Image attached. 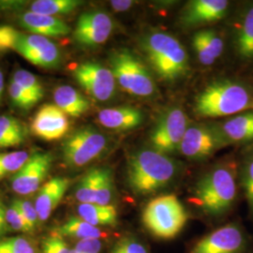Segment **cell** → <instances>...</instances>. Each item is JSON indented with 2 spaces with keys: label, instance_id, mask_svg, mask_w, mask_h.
Returning a JSON list of instances; mask_svg holds the SVG:
<instances>
[{
  "label": "cell",
  "instance_id": "13",
  "mask_svg": "<svg viewBox=\"0 0 253 253\" xmlns=\"http://www.w3.org/2000/svg\"><path fill=\"white\" fill-rule=\"evenodd\" d=\"M14 51L28 62L45 69L57 68L61 60L58 47L48 38L35 34L22 33Z\"/></svg>",
  "mask_w": 253,
  "mask_h": 253
},
{
  "label": "cell",
  "instance_id": "5",
  "mask_svg": "<svg viewBox=\"0 0 253 253\" xmlns=\"http://www.w3.org/2000/svg\"><path fill=\"white\" fill-rule=\"evenodd\" d=\"M142 218L145 228L154 236L171 239L186 225L188 214L175 195L165 194L151 200L146 205Z\"/></svg>",
  "mask_w": 253,
  "mask_h": 253
},
{
  "label": "cell",
  "instance_id": "27",
  "mask_svg": "<svg viewBox=\"0 0 253 253\" xmlns=\"http://www.w3.org/2000/svg\"><path fill=\"white\" fill-rule=\"evenodd\" d=\"M83 2L78 0H36L31 3L30 11L54 16L58 14H68L80 7Z\"/></svg>",
  "mask_w": 253,
  "mask_h": 253
},
{
  "label": "cell",
  "instance_id": "11",
  "mask_svg": "<svg viewBox=\"0 0 253 253\" xmlns=\"http://www.w3.org/2000/svg\"><path fill=\"white\" fill-rule=\"evenodd\" d=\"M227 145L218 126L194 124L187 128L179 151L190 160H203Z\"/></svg>",
  "mask_w": 253,
  "mask_h": 253
},
{
  "label": "cell",
  "instance_id": "32",
  "mask_svg": "<svg viewBox=\"0 0 253 253\" xmlns=\"http://www.w3.org/2000/svg\"><path fill=\"white\" fill-rule=\"evenodd\" d=\"M0 253H36L33 244L24 237L0 240Z\"/></svg>",
  "mask_w": 253,
  "mask_h": 253
},
{
  "label": "cell",
  "instance_id": "38",
  "mask_svg": "<svg viewBox=\"0 0 253 253\" xmlns=\"http://www.w3.org/2000/svg\"><path fill=\"white\" fill-rule=\"evenodd\" d=\"M12 204L18 209L22 216L27 220V224L34 232L38 222L40 221L35 206H33L30 202L24 200H15L12 202Z\"/></svg>",
  "mask_w": 253,
  "mask_h": 253
},
{
  "label": "cell",
  "instance_id": "4",
  "mask_svg": "<svg viewBox=\"0 0 253 253\" xmlns=\"http://www.w3.org/2000/svg\"><path fill=\"white\" fill-rule=\"evenodd\" d=\"M142 43L155 73L164 81H175L188 72V54L174 37L158 31L148 34Z\"/></svg>",
  "mask_w": 253,
  "mask_h": 253
},
{
  "label": "cell",
  "instance_id": "15",
  "mask_svg": "<svg viewBox=\"0 0 253 253\" xmlns=\"http://www.w3.org/2000/svg\"><path fill=\"white\" fill-rule=\"evenodd\" d=\"M70 128L67 115L54 104H45L37 112L31 124L35 135L45 141L62 138Z\"/></svg>",
  "mask_w": 253,
  "mask_h": 253
},
{
  "label": "cell",
  "instance_id": "17",
  "mask_svg": "<svg viewBox=\"0 0 253 253\" xmlns=\"http://www.w3.org/2000/svg\"><path fill=\"white\" fill-rule=\"evenodd\" d=\"M69 186L70 180L68 178L54 177L41 187L35 201V208L41 222H44L52 215Z\"/></svg>",
  "mask_w": 253,
  "mask_h": 253
},
{
  "label": "cell",
  "instance_id": "18",
  "mask_svg": "<svg viewBox=\"0 0 253 253\" xmlns=\"http://www.w3.org/2000/svg\"><path fill=\"white\" fill-rule=\"evenodd\" d=\"M19 23L32 34L42 37H63L71 32L69 27L61 19L27 11L19 16Z\"/></svg>",
  "mask_w": 253,
  "mask_h": 253
},
{
  "label": "cell",
  "instance_id": "2",
  "mask_svg": "<svg viewBox=\"0 0 253 253\" xmlns=\"http://www.w3.org/2000/svg\"><path fill=\"white\" fill-rule=\"evenodd\" d=\"M193 110L201 118L236 116L253 111V93L248 86L238 82H213L200 92Z\"/></svg>",
  "mask_w": 253,
  "mask_h": 253
},
{
  "label": "cell",
  "instance_id": "19",
  "mask_svg": "<svg viewBox=\"0 0 253 253\" xmlns=\"http://www.w3.org/2000/svg\"><path fill=\"white\" fill-rule=\"evenodd\" d=\"M144 119L143 112L133 106L103 109L98 115V120L102 126L116 130L135 128L143 123Z\"/></svg>",
  "mask_w": 253,
  "mask_h": 253
},
{
  "label": "cell",
  "instance_id": "23",
  "mask_svg": "<svg viewBox=\"0 0 253 253\" xmlns=\"http://www.w3.org/2000/svg\"><path fill=\"white\" fill-rule=\"evenodd\" d=\"M235 46L243 60H253V6L245 11L235 31Z\"/></svg>",
  "mask_w": 253,
  "mask_h": 253
},
{
  "label": "cell",
  "instance_id": "10",
  "mask_svg": "<svg viewBox=\"0 0 253 253\" xmlns=\"http://www.w3.org/2000/svg\"><path fill=\"white\" fill-rule=\"evenodd\" d=\"M75 80L94 100L106 101L112 99L117 89V81L112 71L103 65L87 61L73 70Z\"/></svg>",
  "mask_w": 253,
  "mask_h": 253
},
{
  "label": "cell",
  "instance_id": "26",
  "mask_svg": "<svg viewBox=\"0 0 253 253\" xmlns=\"http://www.w3.org/2000/svg\"><path fill=\"white\" fill-rule=\"evenodd\" d=\"M27 136V127L17 118L0 116V148L21 145L26 141Z\"/></svg>",
  "mask_w": 253,
  "mask_h": 253
},
{
  "label": "cell",
  "instance_id": "25",
  "mask_svg": "<svg viewBox=\"0 0 253 253\" xmlns=\"http://www.w3.org/2000/svg\"><path fill=\"white\" fill-rule=\"evenodd\" d=\"M53 235L60 237H74L83 239H100L102 232L99 227L93 226L90 223L79 217H70L65 223L54 228Z\"/></svg>",
  "mask_w": 253,
  "mask_h": 253
},
{
  "label": "cell",
  "instance_id": "43",
  "mask_svg": "<svg viewBox=\"0 0 253 253\" xmlns=\"http://www.w3.org/2000/svg\"><path fill=\"white\" fill-rule=\"evenodd\" d=\"M3 90H4V77L0 71V100H1V97L3 94Z\"/></svg>",
  "mask_w": 253,
  "mask_h": 253
},
{
  "label": "cell",
  "instance_id": "35",
  "mask_svg": "<svg viewBox=\"0 0 253 253\" xmlns=\"http://www.w3.org/2000/svg\"><path fill=\"white\" fill-rule=\"evenodd\" d=\"M6 219H7V223L9 225V229L13 231L27 233V234H30L33 232L27 224V220L22 216L20 211L13 204H11L10 207L7 208Z\"/></svg>",
  "mask_w": 253,
  "mask_h": 253
},
{
  "label": "cell",
  "instance_id": "28",
  "mask_svg": "<svg viewBox=\"0 0 253 253\" xmlns=\"http://www.w3.org/2000/svg\"><path fill=\"white\" fill-rule=\"evenodd\" d=\"M100 167L86 172L76 186L75 197L80 204H95Z\"/></svg>",
  "mask_w": 253,
  "mask_h": 253
},
{
  "label": "cell",
  "instance_id": "9",
  "mask_svg": "<svg viewBox=\"0 0 253 253\" xmlns=\"http://www.w3.org/2000/svg\"><path fill=\"white\" fill-rule=\"evenodd\" d=\"M189 253H251V244L242 227L229 223L203 237Z\"/></svg>",
  "mask_w": 253,
  "mask_h": 253
},
{
  "label": "cell",
  "instance_id": "29",
  "mask_svg": "<svg viewBox=\"0 0 253 253\" xmlns=\"http://www.w3.org/2000/svg\"><path fill=\"white\" fill-rule=\"evenodd\" d=\"M114 196V177L111 169L100 167L98 188L95 204L100 206H109Z\"/></svg>",
  "mask_w": 253,
  "mask_h": 253
},
{
  "label": "cell",
  "instance_id": "24",
  "mask_svg": "<svg viewBox=\"0 0 253 253\" xmlns=\"http://www.w3.org/2000/svg\"><path fill=\"white\" fill-rule=\"evenodd\" d=\"M79 217L93 226H114L118 222V211L112 205L80 204L77 208Z\"/></svg>",
  "mask_w": 253,
  "mask_h": 253
},
{
  "label": "cell",
  "instance_id": "16",
  "mask_svg": "<svg viewBox=\"0 0 253 253\" xmlns=\"http://www.w3.org/2000/svg\"><path fill=\"white\" fill-rule=\"evenodd\" d=\"M228 7L225 0H193L184 9L181 20L188 27L216 22L225 16Z\"/></svg>",
  "mask_w": 253,
  "mask_h": 253
},
{
  "label": "cell",
  "instance_id": "21",
  "mask_svg": "<svg viewBox=\"0 0 253 253\" xmlns=\"http://www.w3.org/2000/svg\"><path fill=\"white\" fill-rule=\"evenodd\" d=\"M227 144L253 141V111L244 112L229 118L218 126Z\"/></svg>",
  "mask_w": 253,
  "mask_h": 253
},
{
  "label": "cell",
  "instance_id": "3",
  "mask_svg": "<svg viewBox=\"0 0 253 253\" xmlns=\"http://www.w3.org/2000/svg\"><path fill=\"white\" fill-rule=\"evenodd\" d=\"M236 170L222 164L206 173L192 192V201L206 214L219 217L233 208L237 197Z\"/></svg>",
  "mask_w": 253,
  "mask_h": 253
},
{
  "label": "cell",
  "instance_id": "34",
  "mask_svg": "<svg viewBox=\"0 0 253 253\" xmlns=\"http://www.w3.org/2000/svg\"><path fill=\"white\" fill-rule=\"evenodd\" d=\"M9 93L13 104L18 108L29 110L37 103L36 100H33L29 94L12 80L9 84Z\"/></svg>",
  "mask_w": 253,
  "mask_h": 253
},
{
  "label": "cell",
  "instance_id": "31",
  "mask_svg": "<svg viewBox=\"0 0 253 253\" xmlns=\"http://www.w3.org/2000/svg\"><path fill=\"white\" fill-rule=\"evenodd\" d=\"M30 154L27 151L0 153V179L10 173H16L26 164Z\"/></svg>",
  "mask_w": 253,
  "mask_h": 253
},
{
  "label": "cell",
  "instance_id": "40",
  "mask_svg": "<svg viewBox=\"0 0 253 253\" xmlns=\"http://www.w3.org/2000/svg\"><path fill=\"white\" fill-rule=\"evenodd\" d=\"M101 246L100 239H83L71 249V253H100Z\"/></svg>",
  "mask_w": 253,
  "mask_h": 253
},
{
  "label": "cell",
  "instance_id": "42",
  "mask_svg": "<svg viewBox=\"0 0 253 253\" xmlns=\"http://www.w3.org/2000/svg\"><path fill=\"white\" fill-rule=\"evenodd\" d=\"M134 4L133 1L130 0H119V1H111L112 8L117 11H125L129 9Z\"/></svg>",
  "mask_w": 253,
  "mask_h": 253
},
{
  "label": "cell",
  "instance_id": "39",
  "mask_svg": "<svg viewBox=\"0 0 253 253\" xmlns=\"http://www.w3.org/2000/svg\"><path fill=\"white\" fill-rule=\"evenodd\" d=\"M42 253H71V249H69L62 237L53 235L42 242Z\"/></svg>",
  "mask_w": 253,
  "mask_h": 253
},
{
  "label": "cell",
  "instance_id": "22",
  "mask_svg": "<svg viewBox=\"0 0 253 253\" xmlns=\"http://www.w3.org/2000/svg\"><path fill=\"white\" fill-rule=\"evenodd\" d=\"M55 105L73 118H79L90 107L88 100L71 85H60L54 92Z\"/></svg>",
  "mask_w": 253,
  "mask_h": 253
},
{
  "label": "cell",
  "instance_id": "37",
  "mask_svg": "<svg viewBox=\"0 0 253 253\" xmlns=\"http://www.w3.org/2000/svg\"><path fill=\"white\" fill-rule=\"evenodd\" d=\"M22 32L10 26H0V53L14 50Z\"/></svg>",
  "mask_w": 253,
  "mask_h": 253
},
{
  "label": "cell",
  "instance_id": "30",
  "mask_svg": "<svg viewBox=\"0 0 253 253\" xmlns=\"http://www.w3.org/2000/svg\"><path fill=\"white\" fill-rule=\"evenodd\" d=\"M12 81L15 82L19 86L31 96V98L36 100L37 103L43 97L44 91L40 81L36 76L26 70H19L13 74Z\"/></svg>",
  "mask_w": 253,
  "mask_h": 253
},
{
  "label": "cell",
  "instance_id": "7",
  "mask_svg": "<svg viewBox=\"0 0 253 253\" xmlns=\"http://www.w3.org/2000/svg\"><path fill=\"white\" fill-rule=\"evenodd\" d=\"M108 145L106 136L93 126H84L69 136L62 145L65 164L80 168L99 158Z\"/></svg>",
  "mask_w": 253,
  "mask_h": 253
},
{
  "label": "cell",
  "instance_id": "14",
  "mask_svg": "<svg viewBox=\"0 0 253 253\" xmlns=\"http://www.w3.org/2000/svg\"><path fill=\"white\" fill-rule=\"evenodd\" d=\"M113 28V20L106 12L100 10L86 11L78 18L73 37L81 45H100L108 40Z\"/></svg>",
  "mask_w": 253,
  "mask_h": 253
},
{
  "label": "cell",
  "instance_id": "41",
  "mask_svg": "<svg viewBox=\"0 0 253 253\" xmlns=\"http://www.w3.org/2000/svg\"><path fill=\"white\" fill-rule=\"evenodd\" d=\"M6 211H7V208H5L4 204L0 200V237L6 235L9 230V227L6 219Z\"/></svg>",
  "mask_w": 253,
  "mask_h": 253
},
{
  "label": "cell",
  "instance_id": "33",
  "mask_svg": "<svg viewBox=\"0 0 253 253\" xmlns=\"http://www.w3.org/2000/svg\"><path fill=\"white\" fill-rule=\"evenodd\" d=\"M241 177L245 197L250 210L253 213V155L246 160Z\"/></svg>",
  "mask_w": 253,
  "mask_h": 253
},
{
  "label": "cell",
  "instance_id": "20",
  "mask_svg": "<svg viewBox=\"0 0 253 253\" xmlns=\"http://www.w3.org/2000/svg\"><path fill=\"white\" fill-rule=\"evenodd\" d=\"M192 46L200 63L204 66L214 64L224 49L222 39L212 29H203L196 32L192 38Z\"/></svg>",
  "mask_w": 253,
  "mask_h": 253
},
{
  "label": "cell",
  "instance_id": "6",
  "mask_svg": "<svg viewBox=\"0 0 253 253\" xmlns=\"http://www.w3.org/2000/svg\"><path fill=\"white\" fill-rule=\"evenodd\" d=\"M110 70L118 84L131 96L152 97L156 84L142 61L127 50L116 51L110 56Z\"/></svg>",
  "mask_w": 253,
  "mask_h": 253
},
{
  "label": "cell",
  "instance_id": "12",
  "mask_svg": "<svg viewBox=\"0 0 253 253\" xmlns=\"http://www.w3.org/2000/svg\"><path fill=\"white\" fill-rule=\"evenodd\" d=\"M53 163L49 152H35L30 155L26 164L11 178V189L20 195H29L41 189Z\"/></svg>",
  "mask_w": 253,
  "mask_h": 253
},
{
  "label": "cell",
  "instance_id": "36",
  "mask_svg": "<svg viewBox=\"0 0 253 253\" xmlns=\"http://www.w3.org/2000/svg\"><path fill=\"white\" fill-rule=\"evenodd\" d=\"M111 253H149L145 245L135 237L126 236L118 241Z\"/></svg>",
  "mask_w": 253,
  "mask_h": 253
},
{
  "label": "cell",
  "instance_id": "8",
  "mask_svg": "<svg viewBox=\"0 0 253 253\" xmlns=\"http://www.w3.org/2000/svg\"><path fill=\"white\" fill-rule=\"evenodd\" d=\"M190 124L184 111L171 108L165 112L154 126L150 143L155 150L168 155L179 150L181 142Z\"/></svg>",
  "mask_w": 253,
  "mask_h": 253
},
{
  "label": "cell",
  "instance_id": "1",
  "mask_svg": "<svg viewBox=\"0 0 253 253\" xmlns=\"http://www.w3.org/2000/svg\"><path fill=\"white\" fill-rule=\"evenodd\" d=\"M176 163L154 148H143L132 154L126 166V181L137 195H148L162 190L173 179Z\"/></svg>",
  "mask_w": 253,
  "mask_h": 253
}]
</instances>
